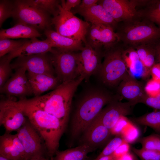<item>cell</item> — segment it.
<instances>
[{"mask_svg": "<svg viewBox=\"0 0 160 160\" xmlns=\"http://www.w3.org/2000/svg\"><path fill=\"white\" fill-rule=\"evenodd\" d=\"M117 99L105 88L92 85L82 90L77 99L72 117L70 137L74 140L82 135L104 107Z\"/></svg>", "mask_w": 160, "mask_h": 160, "instance_id": "6da1fadb", "label": "cell"}, {"mask_svg": "<svg viewBox=\"0 0 160 160\" xmlns=\"http://www.w3.org/2000/svg\"><path fill=\"white\" fill-rule=\"evenodd\" d=\"M84 80L80 76L73 80L60 84L46 94L30 99L25 98V101L55 116L67 125L73 97Z\"/></svg>", "mask_w": 160, "mask_h": 160, "instance_id": "7a4b0ae2", "label": "cell"}, {"mask_svg": "<svg viewBox=\"0 0 160 160\" xmlns=\"http://www.w3.org/2000/svg\"><path fill=\"white\" fill-rule=\"evenodd\" d=\"M25 99H21L25 116L44 141L52 160L58 151L60 139L67 125L55 116L28 103Z\"/></svg>", "mask_w": 160, "mask_h": 160, "instance_id": "3957f363", "label": "cell"}, {"mask_svg": "<svg viewBox=\"0 0 160 160\" xmlns=\"http://www.w3.org/2000/svg\"><path fill=\"white\" fill-rule=\"evenodd\" d=\"M116 29L120 42L125 48L153 44L160 40V28L142 17L118 23Z\"/></svg>", "mask_w": 160, "mask_h": 160, "instance_id": "277c9868", "label": "cell"}, {"mask_svg": "<svg viewBox=\"0 0 160 160\" xmlns=\"http://www.w3.org/2000/svg\"><path fill=\"white\" fill-rule=\"evenodd\" d=\"M120 42L106 51L104 59L97 74L104 86L117 87L129 74L123 56L124 47Z\"/></svg>", "mask_w": 160, "mask_h": 160, "instance_id": "5b68a950", "label": "cell"}, {"mask_svg": "<svg viewBox=\"0 0 160 160\" xmlns=\"http://www.w3.org/2000/svg\"><path fill=\"white\" fill-rule=\"evenodd\" d=\"M51 22L60 35L81 41L84 45L86 44V35L91 24L67 11L61 4L57 14L51 18Z\"/></svg>", "mask_w": 160, "mask_h": 160, "instance_id": "8992f818", "label": "cell"}, {"mask_svg": "<svg viewBox=\"0 0 160 160\" xmlns=\"http://www.w3.org/2000/svg\"><path fill=\"white\" fill-rule=\"evenodd\" d=\"M48 53L56 76L61 84L71 81L80 76L77 53L55 48Z\"/></svg>", "mask_w": 160, "mask_h": 160, "instance_id": "52a82bcc", "label": "cell"}, {"mask_svg": "<svg viewBox=\"0 0 160 160\" xmlns=\"http://www.w3.org/2000/svg\"><path fill=\"white\" fill-rule=\"evenodd\" d=\"M14 1V8L12 17L17 23H22L37 29H50L51 18L48 14L31 5L26 0Z\"/></svg>", "mask_w": 160, "mask_h": 160, "instance_id": "ba28073f", "label": "cell"}, {"mask_svg": "<svg viewBox=\"0 0 160 160\" xmlns=\"http://www.w3.org/2000/svg\"><path fill=\"white\" fill-rule=\"evenodd\" d=\"M21 100L16 101L11 98L2 99L0 101V125L5 132L16 131L25 121Z\"/></svg>", "mask_w": 160, "mask_h": 160, "instance_id": "9c48e42d", "label": "cell"}, {"mask_svg": "<svg viewBox=\"0 0 160 160\" xmlns=\"http://www.w3.org/2000/svg\"><path fill=\"white\" fill-rule=\"evenodd\" d=\"M85 45L88 44L95 50L104 53L120 42L113 27L101 24H91L87 33Z\"/></svg>", "mask_w": 160, "mask_h": 160, "instance_id": "30bf717a", "label": "cell"}, {"mask_svg": "<svg viewBox=\"0 0 160 160\" xmlns=\"http://www.w3.org/2000/svg\"><path fill=\"white\" fill-rule=\"evenodd\" d=\"M16 132L24 149L25 155L23 160H28L37 154H48L44 141L27 119Z\"/></svg>", "mask_w": 160, "mask_h": 160, "instance_id": "8fae6325", "label": "cell"}, {"mask_svg": "<svg viewBox=\"0 0 160 160\" xmlns=\"http://www.w3.org/2000/svg\"><path fill=\"white\" fill-rule=\"evenodd\" d=\"M140 0H101L97 4L102 5L118 23L139 17L137 9Z\"/></svg>", "mask_w": 160, "mask_h": 160, "instance_id": "7c38bea8", "label": "cell"}, {"mask_svg": "<svg viewBox=\"0 0 160 160\" xmlns=\"http://www.w3.org/2000/svg\"><path fill=\"white\" fill-rule=\"evenodd\" d=\"M11 66L12 69L24 68L28 72L31 73L55 74L48 52L17 57Z\"/></svg>", "mask_w": 160, "mask_h": 160, "instance_id": "4fadbf2b", "label": "cell"}, {"mask_svg": "<svg viewBox=\"0 0 160 160\" xmlns=\"http://www.w3.org/2000/svg\"><path fill=\"white\" fill-rule=\"evenodd\" d=\"M104 53L95 50L88 44L85 45L81 52L77 53L78 69L80 76L86 82L90 76L97 74L101 67Z\"/></svg>", "mask_w": 160, "mask_h": 160, "instance_id": "5bb4252c", "label": "cell"}, {"mask_svg": "<svg viewBox=\"0 0 160 160\" xmlns=\"http://www.w3.org/2000/svg\"><path fill=\"white\" fill-rule=\"evenodd\" d=\"M15 72L0 89L1 93L7 96L18 97L20 99L33 95L31 88L27 77L26 70L24 68L15 69Z\"/></svg>", "mask_w": 160, "mask_h": 160, "instance_id": "9a60e30c", "label": "cell"}, {"mask_svg": "<svg viewBox=\"0 0 160 160\" xmlns=\"http://www.w3.org/2000/svg\"><path fill=\"white\" fill-rule=\"evenodd\" d=\"M132 106L128 102L115 99L103 108L95 119L110 130L120 118L131 113Z\"/></svg>", "mask_w": 160, "mask_h": 160, "instance_id": "2e32d148", "label": "cell"}, {"mask_svg": "<svg viewBox=\"0 0 160 160\" xmlns=\"http://www.w3.org/2000/svg\"><path fill=\"white\" fill-rule=\"evenodd\" d=\"M147 93L143 84L129 74L117 87L116 97L127 100L132 106L140 103Z\"/></svg>", "mask_w": 160, "mask_h": 160, "instance_id": "e0dca14e", "label": "cell"}, {"mask_svg": "<svg viewBox=\"0 0 160 160\" xmlns=\"http://www.w3.org/2000/svg\"><path fill=\"white\" fill-rule=\"evenodd\" d=\"M111 135L110 130L95 119L82 134L81 144L95 150L107 142Z\"/></svg>", "mask_w": 160, "mask_h": 160, "instance_id": "ac0fdd59", "label": "cell"}, {"mask_svg": "<svg viewBox=\"0 0 160 160\" xmlns=\"http://www.w3.org/2000/svg\"><path fill=\"white\" fill-rule=\"evenodd\" d=\"M54 47L52 42L48 38L40 41L33 38L28 40L21 47L4 57L10 62L16 57L49 52Z\"/></svg>", "mask_w": 160, "mask_h": 160, "instance_id": "d6986e66", "label": "cell"}, {"mask_svg": "<svg viewBox=\"0 0 160 160\" xmlns=\"http://www.w3.org/2000/svg\"><path fill=\"white\" fill-rule=\"evenodd\" d=\"M0 155L10 160H23L24 149L16 134L5 132L0 136Z\"/></svg>", "mask_w": 160, "mask_h": 160, "instance_id": "ffe728a7", "label": "cell"}, {"mask_svg": "<svg viewBox=\"0 0 160 160\" xmlns=\"http://www.w3.org/2000/svg\"><path fill=\"white\" fill-rule=\"evenodd\" d=\"M91 24H104L110 26L115 30L118 23L102 5L97 4L87 9L75 11Z\"/></svg>", "mask_w": 160, "mask_h": 160, "instance_id": "44dd1931", "label": "cell"}, {"mask_svg": "<svg viewBox=\"0 0 160 160\" xmlns=\"http://www.w3.org/2000/svg\"><path fill=\"white\" fill-rule=\"evenodd\" d=\"M27 76L34 97L54 89L61 84L55 75L27 72Z\"/></svg>", "mask_w": 160, "mask_h": 160, "instance_id": "7402d4cb", "label": "cell"}, {"mask_svg": "<svg viewBox=\"0 0 160 160\" xmlns=\"http://www.w3.org/2000/svg\"><path fill=\"white\" fill-rule=\"evenodd\" d=\"M123 56L129 74L135 79H145L151 74V70L147 68L140 59L135 49L125 48Z\"/></svg>", "mask_w": 160, "mask_h": 160, "instance_id": "603a6c76", "label": "cell"}, {"mask_svg": "<svg viewBox=\"0 0 160 160\" xmlns=\"http://www.w3.org/2000/svg\"><path fill=\"white\" fill-rule=\"evenodd\" d=\"M44 33L52 42L54 48L57 49L74 52L81 51L84 47L81 41L62 36L50 28L45 30Z\"/></svg>", "mask_w": 160, "mask_h": 160, "instance_id": "cb8c5ba5", "label": "cell"}, {"mask_svg": "<svg viewBox=\"0 0 160 160\" xmlns=\"http://www.w3.org/2000/svg\"><path fill=\"white\" fill-rule=\"evenodd\" d=\"M41 36L37 29L22 23H17L14 26L0 31V39H4L36 38Z\"/></svg>", "mask_w": 160, "mask_h": 160, "instance_id": "d4e9b609", "label": "cell"}, {"mask_svg": "<svg viewBox=\"0 0 160 160\" xmlns=\"http://www.w3.org/2000/svg\"><path fill=\"white\" fill-rule=\"evenodd\" d=\"M94 151L85 144L62 151H57L52 160H86L88 154Z\"/></svg>", "mask_w": 160, "mask_h": 160, "instance_id": "484cf974", "label": "cell"}, {"mask_svg": "<svg viewBox=\"0 0 160 160\" xmlns=\"http://www.w3.org/2000/svg\"><path fill=\"white\" fill-rule=\"evenodd\" d=\"M138 9L140 17L146 19L160 28V0H147Z\"/></svg>", "mask_w": 160, "mask_h": 160, "instance_id": "4316f807", "label": "cell"}, {"mask_svg": "<svg viewBox=\"0 0 160 160\" xmlns=\"http://www.w3.org/2000/svg\"><path fill=\"white\" fill-rule=\"evenodd\" d=\"M154 43L143 44L133 48L140 60L147 68L150 70L156 64V53Z\"/></svg>", "mask_w": 160, "mask_h": 160, "instance_id": "83f0119b", "label": "cell"}, {"mask_svg": "<svg viewBox=\"0 0 160 160\" xmlns=\"http://www.w3.org/2000/svg\"><path fill=\"white\" fill-rule=\"evenodd\" d=\"M133 120L139 124L150 127L160 134V110L146 113Z\"/></svg>", "mask_w": 160, "mask_h": 160, "instance_id": "f1b7e54d", "label": "cell"}, {"mask_svg": "<svg viewBox=\"0 0 160 160\" xmlns=\"http://www.w3.org/2000/svg\"><path fill=\"white\" fill-rule=\"evenodd\" d=\"M29 4L48 14L55 15L60 1L57 0H26Z\"/></svg>", "mask_w": 160, "mask_h": 160, "instance_id": "f546056e", "label": "cell"}, {"mask_svg": "<svg viewBox=\"0 0 160 160\" xmlns=\"http://www.w3.org/2000/svg\"><path fill=\"white\" fill-rule=\"evenodd\" d=\"M27 40H14L9 39H0V57L18 49L24 44Z\"/></svg>", "mask_w": 160, "mask_h": 160, "instance_id": "4dcf8cb0", "label": "cell"}, {"mask_svg": "<svg viewBox=\"0 0 160 160\" xmlns=\"http://www.w3.org/2000/svg\"><path fill=\"white\" fill-rule=\"evenodd\" d=\"M142 148L160 152V135L153 134L144 137L140 140Z\"/></svg>", "mask_w": 160, "mask_h": 160, "instance_id": "1f68e13d", "label": "cell"}, {"mask_svg": "<svg viewBox=\"0 0 160 160\" xmlns=\"http://www.w3.org/2000/svg\"><path fill=\"white\" fill-rule=\"evenodd\" d=\"M140 132L139 128L130 122L120 136L129 144L135 142L139 137Z\"/></svg>", "mask_w": 160, "mask_h": 160, "instance_id": "d6a6232c", "label": "cell"}, {"mask_svg": "<svg viewBox=\"0 0 160 160\" xmlns=\"http://www.w3.org/2000/svg\"><path fill=\"white\" fill-rule=\"evenodd\" d=\"M14 8V1L7 0L0 1V27L8 18L12 17Z\"/></svg>", "mask_w": 160, "mask_h": 160, "instance_id": "836d02e7", "label": "cell"}, {"mask_svg": "<svg viewBox=\"0 0 160 160\" xmlns=\"http://www.w3.org/2000/svg\"><path fill=\"white\" fill-rule=\"evenodd\" d=\"M124 141L120 136H116L108 143L100 153L95 159L113 154L118 147Z\"/></svg>", "mask_w": 160, "mask_h": 160, "instance_id": "e575fe53", "label": "cell"}, {"mask_svg": "<svg viewBox=\"0 0 160 160\" xmlns=\"http://www.w3.org/2000/svg\"><path fill=\"white\" fill-rule=\"evenodd\" d=\"M10 61L3 56L0 58V89L4 85L11 75L12 69Z\"/></svg>", "mask_w": 160, "mask_h": 160, "instance_id": "d590c367", "label": "cell"}, {"mask_svg": "<svg viewBox=\"0 0 160 160\" xmlns=\"http://www.w3.org/2000/svg\"><path fill=\"white\" fill-rule=\"evenodd\" d=\"M132 150L140 160H160V152L141 148L133 147Z\"/></svg>", "mask_w": 160, "mask_h": 160, "instance_id": "8d00e7d4", "label": "cell"}, {"mask_svg": "<svg viewBox=\"0 0 160 160\" xmlns=\"http://www.w3.org/2000/svg\"><path fill=\"white\" fill-rule=\"evenodd\" d=\"M131 121L126 116L121 117L110 130L112 135L120 136Z\"/></svg>", "mask_w": 160, "mask_h": 160, "instance_id": "74e56055", "label": "cell"}, {"mask_svg": "<svg viewBox=\"0 0 160 160\" xmlns=\"http://www.w3.org/2000/svg\"><path fill=\"white\" fill-rule=\"evenodd\" d=\"M140 103L156 110H160V93L154 96H150L147 94Z\"/></svg>", "mask_w": 160, "mask_h": 160, "instance_id": "f35d334b", "label": "cell"}, {"mask_svg": "<svg viewBox=\"0 0 160 160\" xmlns=\"http://www.w3.org/2000/svg\"><path fill=\"white\" fill-rule=\"evenodd\" d=\"M145 89L148 95L155 96L160 93V83L152 79L145 86Z\"/></svg>", "mask_w": 160, "mask_h": 160, "instance_id": "ab89813d", "label": "cell"}, {"mask_svg": "<svg viewBox=\"0 0 160 160\" xmlns=\"http://www.w3.org/2000/svg\"><path fill=\"white\" fill-rule=\"evenodd\" d=\"M129 144L124 140L115 150L113 155L118 159L125 154L130 152Z\"/></svg>", "mask_w": 160, "mask_h": 160, "instance_id": "60d3db41", "label": "cell"}, {"mask_svg": "<svg viewBox=\"0 0 160 160\" xmlns=\"http://www.w3.org/2000/svg\"><path fill=\"white\" fill-rule=\"evenodd\" d=\"M99 1L98 0H82L79 5L72 9L71 12L73 13L77 11L87 9L97 4Z\"/></svg>", "mask_w": 160, "mask_h": 160, "instance_id": "b9f144b4", "label": "cell"}, {"mask_svg": "<svg viewBox=\"0 0 160 160\" xmlns=\"http://www.w3.org/2000/svg\"><path fill=\"white\" fill-rule=\"evenodd\" d=\"M61 5L67 11L71 12L73 8H75L81 3V0H67L66 1L62 0L60 1Z\"/></svg>", "mask_w": 160, "mask_h": 160, "instance_id": "7bdbcfd3", "label": "cell"}, {"mask_svg": "<svg viewBox=\"0 0 160 160\" xmlns=\"http://www.w3.org/2000/svg\"><path fill=\"white\" fill-rule=\"evenodd\" d=\"M151 74L153 79L160 83V65L156 64L151 69Z\"/></svg>", "mask_w": 160, "mask_h": 160, "instance_id": "ee69618b", "label": "cell"}, {"mask_svg": "<svg viewBox=\"0 0 160 160\" xmlns=\"http://www.w3.org/2000/svg\"><path fill=\"white\" fill-rule=\"evenodd\" d=\"M156 51V61L160 65V40L153 44Z\"/></svg>", "mask_w": 160, "mask_h": 160, "instance_id": "f6af8a7d", "label": "cell"}, {"mask_svg": "<svg viewBox=\"0 0 160 160\" xmlns=\"http://www.w3.org/2000/svg\"><path fill=\"white\" fill-rule=\"evenodd\" d=\"M118 160H135L133 155L130 151L124 155Z\"/></svg>", "mask_w": 160, "mask_h": 160, "instance_id": "bcb514c9", "label": "cell"}, {"mask_svg": "<svg viewBox=\"0 0 160 160\" xmlns=\"http://www.w3.org/2000/svg\"><path fill=\"white\" fill-rule=\"evenodd\" d=\"M94 160H117V159L112 154L109 156H103L98 159H95Z\"/></svg>", "mask_w": 160, "mask_h": 160, "instance_id": "7dc6e473", "label": "cell"}, {"mask_svg": "<svg viewBox=\"0 0 160 160\" xmlns=\"http://www.w3.org/2000/svg\"><path fill=\"white\" fill-rule=\"evenodd\" d=\"M0 160H10L1 155H0Z\"/></svg>", "mask_w": 160, "mask_h": 160, "instance_id": "c3c4849f", "label": "cell"}]
</instances>
